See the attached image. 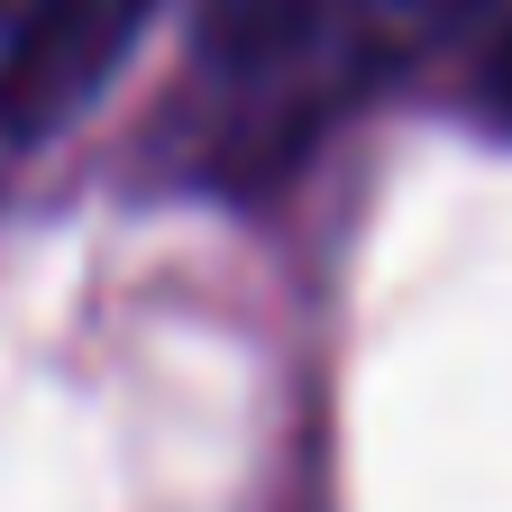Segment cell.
Returning <instances> with one entry per match:
<instances>
[{
	"mask_svg": "<svg viewBox=\"0 0 512 512\" xmlns=\"http://www.w3.org/2000/svg\"><path fill=\"white\" fill-rule=\"evenodd\" d=\"M147 10L156 0H37V10L0 37V138L37 147L55 128H74L119 83Z\"/></svg>",
	"mask_w": 512,
	"mask_h": 512,
	"instance_id": "obj_1",
	"label": "cell"
},
{
	"mask_svg": "<svg viewBox=\"0 0 512 512\" xmlns=\"http://www.w3.org/2000/svg\"><path fill=\"white\" fill-rule=\"evenodd\" d=\"M348 0H192V37L220 74H275L293 64Z\"/></svg>",
	"mask_w": 512,
	"mask_h": 512,
	"instance_id": "obj_2",
	"label": "cell"
},
{
	"mask_svg": "<svg viewBox=\"0 0 512 512\" xmlns=\"http://www.w3.org/2000/svg\"><path fill=\"white\" fill-rule=\"evenodd\" d=\"M476 110H485V128H503L512 138V19L485 37V55H476Z\"/></svg>",
	"mask_w": 512,
	"mask_h": 512,
	"instance_id": "obj_3",
	"label": "cell"
},
{
	"mask_svg": "<svg viewBox=\"0 0 512 512\" xmlns=\"http://www.w3.org/2000/svg\"><path fill=\"white\" fill-rule=\"evenodd\" d=\"M28 10H37V0H0V37H10V28H19Z\"/></svg>",
	"mask_w": 512,
	"mask_h": 512,
	"instance_id": "obj_4",
	"label": "cell"
}]
</instances>
